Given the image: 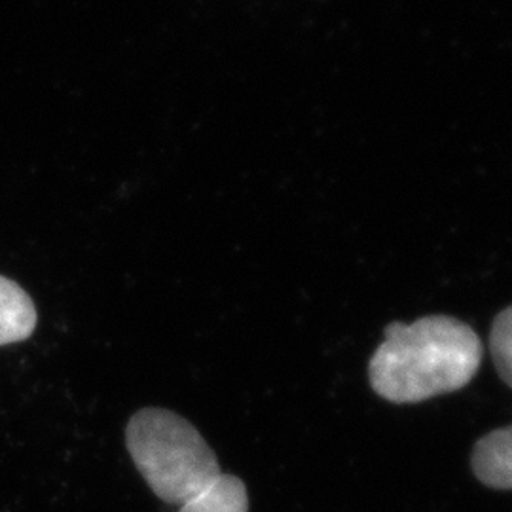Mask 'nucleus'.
Masks as SVG:
<instances>
[{
	"mask_svg": "<svg viewBox=\"0 0 512 512\" xmlns=\"http://www.w3.org/2000/svg\"><path fill=\"white\" fill-rule=\"evenodd\" d=\"M37 327V308L16 281L0 275V346L27 340Z\"/></svg>",
	"mask_w": 512,
	"mask_h": 512,
	"instance_id": "obj_4",
	"label": "nucleus"
},
{
	"mask_svg": "<svg viewBox=\"0 0 512 512\" xmlns=\"http://www.w3.org/2000/svg\"><path fill=\"white\" fill-rule=\"evenodd\" d=\"M179 512H249V495L238 476L220 473L200 494L184 501Z\"/></svg>",
	"mask_w": 512,
	"mask_h": 512,
	"instance_id": "obj_5",
	"label": "nucleus"
},
{
	"mask_svg": "<svg viewBox=\"0 0 512 512\" xmlns=\"http://www.w3.org/2000/svg\"><path fill=\"white\" fill-rule=\"evenodd\" d=\"M482 363L475 330L454 317L431 315L385 329L370 359L372 389L397 404L421 403L469 384Z\"/></svg>",
	"mask_w": 512,
	"mask_h": 512,
	"instance_id": "obj_1",
	"label": "nucleus"
},
{
	"mask_svg": "<svg viewBox=\"0 0 512 512\" xmlns=\"http://www.w3.org/2000/svg\"><path fill=\"white\" fill-rule=\"evenodd\" d=\"M473 473L494 490H512V425L495 429L476 442Z\"/></svg>",
	"mask_w": 512,
	"mask_h": 512,
	"instance_id": "obj_3",
	"label": "nucleus"
},
{
	"mask_svg": "<svg viewBox=\"0 0 512 512\" xmlns=\"http://www.w3.org/2000/svg\"><path fill=\"white\" fill-rule=\"evenodd\" d=\"M490 349L503 382L512 389V306L495 317Z\"/></svg>",
	"mask_w": 512,
	"mask_h": 512,
	"instance_id": "obj_6",
	"label": "nucleus"
},
{
	"mask_svg": "<svg viewBox=\"0 0 512 512\" xmlns=\"http://www.w3.org/2000/svg\"><path fill=\"white\" fill-rule=\"evenodd\" d=\"M126 444L150 490L169 505H183L220 475L219 459L198 429L164 408L139 410Z\"/></svg>",
	"mask_w": 512,
	"mask_h": 512,
	"instance_id": "obj_2",
	"label": "nucleus"
}]
</instances>
